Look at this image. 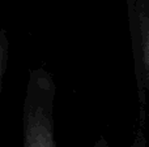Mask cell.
Segmentation results:
<instances>
[{
    "label": "cell",
    "instance_id": "3",
    "mask_svg": "<svg viewBox=\"0 0 149 147\" xmlns=\"http://www.w3.org/2000/svg\"><path fill=\"white\" fill-rule=\"evenodd\" d=\"M8 57H9V39L7 31L4 29H0V94H1L3 81L8 65Z\"/></svg>",
    "mask_w": 149,
    "mask_h": 147
},
{
    "label": "cell",
    "instance_id": "4",
    "mask_svg": "<svg viewBox=\"0 0 149 147\" xmlns=\"http://www.w3.org/2000/svg\"><path fill=\"white\" fill-rule=\"evenodd\" d=\"M94 147H110V146H109L105 137H100L95 141ZM130 147H147V138H145L143 124H140L139 129H137L136 134H135V138H134V141H132V143L130 145Z\"/></svg>",
    "mask_w": 149,
    "mask_h": 147
},
{
    "label": "cell",
    "instance_id": "2",
    "mask_svg": "<svg viewBox=\"0 0 149 147\" xmlns=\"http://www.w3.org/2000/svg\"><path fill=\"white\" fill-rule=\"evenodd\" d=\"M132 56L135 61L140 121L145 119V93H149V0H127Z\"/></svg>",
    "mask_w": 149,
    "mask_h": 147
},
{
    "label": "cell",
    "instance_id": "1",
    "mask_svg": "<svg viewBox=\"0 0 149 147\" xmlns=\"http://www.w3.org/2000/svg\"><path fill=\"white\" fill-rule=\"evenodd\" d=\"M56 85L43 68L29 72L22 107V147H58L54 125Z\"/></svg>",
    "mask_w": 149,
    "mask_h": 147
}]
</instances>
